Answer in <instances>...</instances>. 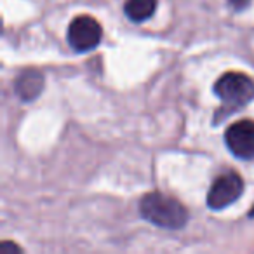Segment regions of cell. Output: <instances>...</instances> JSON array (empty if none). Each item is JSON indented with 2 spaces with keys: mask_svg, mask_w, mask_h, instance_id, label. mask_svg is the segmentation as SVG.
<instances>
[{
  "mask_svg": "<svg viewBox=\"0 0 254 254\" xmlns=\"http://www.w3.org/2000/svg\"><path fill=\"white\" fill-rule=\"evenodd\" d=\"M139 212L146 221L167 230H180L188 221L187 207L176 198L167 197L159 191H153L141 198Z\"/></svg>",
  "mask_w": 254,
  "mask_h": 254,
  "instance_id": "6da1fadb",
  "label": "cell"
},
{
  "mask_svg": "<svg viewBox=\"0 0 254 254\" xmlns=\"http://www.w3.org/2000/svg\"><path fill=\"white\" fill-rule=\"evenodd\" d=\"M214 92L225 105L240 108L254 99V82L240 71H228L218 78Z\"/></svg>",
  "mask_w": 254,
  "mask_h": 254,
  "instance_id": "7a4b0ae2",
  "label": "cell"
},
{
  "mask_svg": "<svg viewBox=\"0 0 254 254\" xmlns=\"http://www.w3.org/2000/svg\"><path fill=\"white\" fill-rule=\"evenodd\" d=\"M101 25L92 16H77L68 26V44L78 53L92 51L101 42Z\"/></svg>",
  "mask_w": 254,
  "mask_h": 254,
  "instance_id": "3957f363",
  "label": "cell"
},
{
  "mask_svg": "<svg viewBox=\"0 0 254 254\" xmlns=\"http://www.w3.org/2000/svg\"><path fill=\"white\" fill-rule=\"evenodd\" d=\"M244 191V181L237 173H225L216 178L207 193V205L214 211L228 207Z\"/></svg>",
  "mask_w": 254,
  "mask_h": 254,
  "instance_id": "277c9868",
  "label": "cell"
},
{
  "mask_svg": "<svg viewBox=\"0 0 254 254\" xmlns=\"http://www.w3.org/2000/svg\"><path fill=\"white\" fill-rule=\"evenodd\" d=\"M226 146L235 157L254 159V120H240L226 129Z\"/></svg>",
  "mask_w": 254,
  "mask_h": 254,
  "instance_id": "5b68a950",
  "label": "cell"
},
{
  "mask_svg": "<svg viewBox=\"0 0 254 254\" xmlns=\"http://www.w3.org/2000/svg\"><path fill=\"white\" fill-rule=\"evenodd\" d=\"M16 94L23 101H33L44 89V75L37 70H26L16 78Z\"/></svg>",
  "mask_w": 254,
  "mask_h": 254,
  "instance_id": "8992f818",
  "label": "cell"
},
{
  "mask_svg": "<svg viewBox=\"0 0 254 254\" xmlns=\"http://www.w3.org/2000/svg\"><path fill=\"white\" fill-rule=\"evenodd\" d=\"M157 9V0H127L124 5L127 18L131 21H146L148 18H152V14Z\"/></svg>",
  "mask_w": 254,
  "mask_h": 254,
  "instance_id": "52a82bcc",
  "label": "cell"
},
{
  "mask_svg": "<svg viewBox=\"0 0 254 254\" xmlns=\"http://www.w3.org/2000/svg\"><path fill=\"white\" fill-rule=\"evenodd\" d=\"M228 4L235 9H246L251 4V0H228Z\"/></svg>",
  "mask_w": 254,
  "mask_h": 254,
  "instance_id": "ba28073f",
  "label": "cell"
},
{
  "mask_svg": "<svg viewBox=\"0 0 254 254\" xmlns=\"http://www.w3.org/2000/svg\"><path fill=\"white\" fill-rule=\"evenodd\" d=\"M0 251H2V253H5V251H16V253H19V247L16 246V244H12V242H4L2 244V246H0Z\"/></svg>",
  "mask_w": 254,
  "mask_h": 254,
  "instance_id": "9c48e42d",
  "label": "cell"
},
{
  "mask_svg": "<svg viewBox=\"0 0 254 254\" xmlns=\"http://www.w3.org/2000/svg\"><path fill=\"white\" fill-rule=\"evenodd\" d=\"M249 216H254V205H253V209L249 211Z\"/></svg>",
  "mask_w": 254,
  "mask_h": 254,
  "instance_id": "30bf717a",
  "label": "cell"
}]
</instances>
